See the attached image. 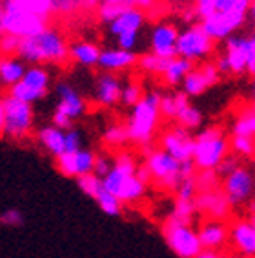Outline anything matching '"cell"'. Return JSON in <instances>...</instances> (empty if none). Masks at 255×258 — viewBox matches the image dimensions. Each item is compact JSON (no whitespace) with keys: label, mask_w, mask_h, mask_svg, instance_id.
Listing matches in <instances>:
<instances>
[{"label":"cell","mask_w":255,"mask_h":258,"mask_svg":"<svg viewBox=\"0 0 255 258\" xmlns=\"http://www.w3.org/2000/svg\"><path fill=\"white\" fill-rule=\"evenodd\" d=\"M228 240L242 258L255 254V224L253 220H235L228 225Z\"/></svg>","instance_id":"cell-17"},{"label":"cell","mask_w":255,"mask_h":258,"mask_svg":"<svg viewBox=\"0 0 255 258\" xmlns=\"http://www.w3.org/2000/svg\"><path fill=\"white\" fill-rule=\"evenodd\" d=\"M75 179H77L79 189L82 190L86 196H89V198H95V196L100 192V189H102V181H100V178L95 176L93 172L84 174V176H79V178H75Z\"/></svg>","instance_id":"cell-40"},{"label":"cell","mask_w":255,"mask_h":258,"mask_svg":"<svg viewBox=\"0 0 255 258\" xmlns=\"http://www.w3.org/2000/svg\"><path fill=\"white\" fill-rule=\"evenodd\" d=\"M26 222L24 214L19 209H8L0 214V224L8 225V227H22Z\"/></svg>","instance_id":"cell-47"},{"label":"cell","mask_w":255,"mask_h":258,"mask_svg":"<svg viewBox=\"0 0 255 258\" xmlns=\"http://www.w3.org/2000/svg\"><path fill=\"white\" fill-rule=\"evenodd\" d=\"M113 167L118 170H122V172H126V174H135L139 163H137V159H135V156L130 154V152H118V154L115 156V159H113Z\"/></svg>","instance_id":"cell-42"},{"label":"cell","mask_w":255,"mask_h":258,"mask_svg":"<svg viewBox=\"0 0 255 258\" xmlns=\"http://www.w3.org/2000/svg\"><path fill=\"white\" fill-rule=\"evenodd\" d=\"M19 42L20 39L15 35H0V57H15L17 51H19Z\"/></svg>","instance_id":"cell-45"},{"label":"cell","mask_w":255,"mask_h":258,"mask_svg":"<svg viewBox=\"0 0 255 258\" xmlns=\"http://www.w3.org/2000/svg\"><path fill=\"white\" fill-rule=\"evenodd\" d=\"M144 95V90L141 86L139 81H130L128 85H122V90H120V101L118 103H122L124 106L128 108H132L133 104H137L139 101L143 99Z\"/></svg>","instance_id":"cell-36"},{"label":"cell","mask_w":255,"mask_h":258,"mask_svg":"<svg viewBox=\"0 0 255 258\" xmlns=\"http://www.w3.org/2000/svg\"><path fill=\"white\" fill-rule=\"evenodd\" d=\"M195 211L208 220H217V222H224L230 218L233 209L230 207L228 200L219 189L208 190V192H197L195 196Z\"/></svg>","instance_id":"cell-16"},{"label":"cell","mask_w":255,"mask_h":258,"mask_svg":"<svg viewBox=\"0 0 255 258\" xmlns=\"http://www.w3.org/2000/svg\"><path fill=\"white\" fill-rule=\"evenodd\" d=\"M162 236L166 240L168 247L179 258H195L202 251V245L199 242L197 229L191 227V224L181 222L175 218H166L162 225Z\"/></svg>","instance_id":"cell-6"},{"label":"cell","mask_w":255,"mask_h":258,"mask_svg":"<svg viewBox=\"0 0 255 258\" xmlns=\"http://www.w3.org/2000/svg\"><path fill=\"white\" fill-rule=\"evenodd\" d=\"M230 152L239 156L240 159H248L253 156L255 143L253 138H242V136H231L230 139Z\"/></svg>","instance_id":"cell-35"},{"label":"cell","mask_w":255,"mask_h":258,"mask_svg":"<svg viewBox=\"0 0 255 258\" xmlns=\"http://www.w3.org/2000/svg\"><path fill=\"white\" fill-rule=\"evenodd\" d=\"M4 33V10H2V0H0V35Z\"/></svg>","instance_id":"cell-57"},{"label":"cell","mask_w":255,"mask_h":258,"mask_svg":"<svg viewBox=\"0 0 255 258\" xmlns=\"http://www.w3.org/2000/svg\"><path fill=\"white\" fill-rule=\"evenodd\" d=\"M159 101H161V94L159 92H148V94H144L143 99L132 106L130 117L126 121L128 139L132 143L139 145L141 149L146 147V145H152L153 138L157 134L159 123H161Z\"/></svg>","instance_id":"cell-2"},{"label":"cell","mask_w":255,"mask_h":258,"mask_svg":"<svg viewBox=\"0 0 255 258\" xmlns=\"http://www.w3.org/2000/svg\"><path fill=\"white\" fill-rule=\"evenodd\" d=\"M102 189L111 192L115 198H118L122 204H133L139 202L146 194L148 185H144L135 174H126L122 170L115 169L111 165L109 172L100 178Z\"/></svg>","instance_id":"cell-11"},{"label":"cell","mask_w":255,"mask_h":258,"mask_svg":"<svg viewBox=\"0 0 255 258\" xmlns=\"http://www.w3.org/2000/svg\"><path fill=\"white\" fill-rule=\"evenodd\" d=\"M221 179L215 174V170H197L195 174V187L197 192H208V190L219 189Z\"/></svg>","instance_id":"cell-37"},{"label":"cell","mask_w":255,"mask_h":258,"mask_svg":"<svg viewBox=\"0 0 255 258\" xmlns=\"http://www.w3.org/2000/svg\"><path fill=\"white\" fill-rule=\"evenodd\" d=\"M37 139L42 145V149L48 150L53 158L64 154V130L57 128L53 124H46L39 130Z\"/></svg>","instance_id":"cell-26"},{"label":"cell","mask_w":255,"mask_h":258,"mask_svg":"<svg viewBox=\"0 0 255 258\" xmlns=\"http://www.w3.org/2000/svg\"><path fill=\"white\" fill-rule=\"evenodd\" d=\"M113 165V159H109L106 154H97L95 156V165H93V174L98 178H104L109 172Z\"/></svg>","instance_id":"cell-50"},{"label":"cell","mask_w":255,"mask_h":258,"mask_svg":"<svg viewBox=\"0 0 255 258\" xmlns=\"http://www.w3.org/2000/svg\"><path fill=\"white\" fill-rule=\"evenodd\" d=\"M193 62L186 59H181V57H173V59L168 60V66L164 70V81H166L168 86H179L182 83V79L186 77L188 72L193 70Z\"/></svg>","instance_id":"cell-28"},{"label":"cell","mask_w":255,"mask_h":258,"mask_svg":"<svg viewBox=\"0 0 255 258\" xmlns=\"http://www.w3.org/2000/svg\"><path fill=\"white\" fill-rule=\"evenodd\" d=\"M217 13H239L250 15L253 13V0H213Z\"/></svg>","instance_id":"cell-31"},{"label":"cell","mask_w":255,"mask_h":258,"mask_svg":"<svg viewBox=\"0 0 255 258\" xmlns=\"http://www.w3.org/2000/svg\"><path fill=\"white\" fill-rule=\"evenodd\" d=\"M104 143L111 147V149H118V147H124V145L130 141L128 139V132H126V124L124 123H111L106 126L102 134Z\"/></svg>","instance_id":"cell-33"},{"label":"cell","mask_w":255,"mask_h":258,"mask_svg":"<svg viewBox=\"0 0 255 258\" xmlns=\"http://www.w3.org/2000/svg\"><path fill=\"white\" fill-rule=\"evenodd\" d=\"M221 181H222L221 192L224 194V198L228 200V204H230L231 209L246 205L253 198L255 178L248 165L242 163L239 169H235L231 174H228Z\"/></svg>","instance_id":"cell-12"},{"label":"cell","mask_w":255,"mask_h":258,"mask_svg":"<svg viewBox=\"0 0 255 258\" xmlns=\"http://www.w3.org/2000/svg\"><path fill=\"white\" fill-rule=\"evenodd\" d=\"M2 130H4V101L0 97V136H2Z\"/></svg>","instance_id":"cell-56"},{"label":"cell","mask_w":255,"mask_h":258,"mask_svg":"<svg viewBox=\"0 0 255 258\" xmlns=\"http://www.w3.org/2000/svg\"><path fill=\"white\" fill-rule=\"evenodd\" d=\"M2 10H4V33L15 35L19 39L37 35L46 26H49L48 19L22 10L13 0H2Z\"/></svg>","instance_id":"cell-9"},{"label":"cell","mask_w":255,"mask_h":258,"mask_svg":"<svg viewBox=\"0 0 255 258\" xmlns=\"http://www.w3.org/2000/svg\"><path fill=\"white\" fill-rule=\"evenodd\" d=\"M124 10V6H117V4H108V2H100L98 4V19L102 22H111L113 19H117L118 13Z\"/></svg>","instance_id":"cell-48"},{"label":"cell","mask_w":255,"mask_h":258,"mask_svg":"<svg viewBox=\"0 0 255 258\" xmlns=\"http://www.w3.org/2000/svg\"><path fill=\"white\" fill-rule=\"evenodd\" d=\"M93 200L98 204V207H100L102 213L109 214V216H120V214H122L124 204L118 198H115L111 192H108V190L100 189V192H98Z\"/></svg>","instance_id":"cell-34"},{"label":"cell","mask_w":255,"mask_h":258,"mask_svg":"<svg viewBox=\"0 0 255 258\" xmlns=\"http://www.w3.org/2000/svg\"><path fill=\"white\" fill-rule=\"evenodd\" d=\"M168 60L170 59H164V57H159V55H153L152 51L150 53H144L141 57H137V66L143 72L146 74H152V75H164V70L168 66Z\"/></svg>","instance_id":"cell-32"},{"label":"cell","mask_w":255,"mask_h":258,"mask_svg":"<svg viewBox=\"0 0 255 258\" xmlns=\"http://www.w3.org/2000/svg\"><path fill=\"white\" fill-rule=\"evenodd\" d=\"M100 48L88 40H79L69 46V60H73L84 68H95L98 62Z\"/></svg>","instance_id":"cell-24"},{"label":"cell","mask_w":255,"mask_h":258,"mask_svg":"<svg viewBox=\"0 0 255 258\" xmlns=\"http://www.w3.org/2000/svg\"><path fill=\"white\" fill-rule=\"evenodd\" d=\"M175 192L177 200H188V202H193L197 196V187H195V178H188V179H181Z\"/></svg>","instance_id":"cell-43"},{"label":"cell","mask_w":255,"mask_h":258,"mask_svg":"<svg viewBox=\"0 0 255 258\" xmlns=\"http://www.w3.org/2000/svg\"><path fill=\"white\" fill-rule=\"evenodd\" d=\"M137 57L139 55L135 51L122 50V48H108V50H100L97 66L109 74L124 72L137 64Z\"/></svg>","instance_id":"cell-21"},{"label":"cell","mask_w":255,"mask_h":258,"mask_svg":"<svg viewBox=\"0 0 255 258\" xmlns=\"http://www.w3.org/2000/svg\"><path fill=\"white\" fill-rule=\"evenodd\" d=\"M175 121L179 126H182V128L188 130V132H190V130H197V128H201V124H202V112L197 108V106L188 103L179 110Z\"/></svg>","instance_id":"cell-30"},{"label":"cell","mask_w":255,"mask_h":258,"mask_svg":"<svg viewBox=\"0 0 255 258\" xmlns=\"http://www.w3.org/2000/svg\"><path fill=\"white\" fill-rule=\"evenodd\" d=\"M197 174V167L193 161H184L179 167V178L181 179H188V178H195Z\"/></svg>","instance_id":"cell-51"},{"label":"cell","mask_w":255,"mask_h":258,"mask_svg":"<svg viewBox=\"0 0 255 258\" xmlns=\"http://www.w3.org/2000/svg\"><path fill=\"white\" fill-rule=\"evenodd\" d=\"M120 90H122V81L115 74L104 72L97 79V88H95V97L100 106L111 108L120 101Z\"/></svg>","instance_id":"cell-23"},{"label":"cell","mask_w":255,"mask_h":258,"mask_svg":"<svg viewBox=\"0 0 255 258\" xmlns=\"http://www.w3.org/2000/svg\"><path fill=\"white\" fill-rule=\"evenodd\" d=\"M100 2H108V4H117V6H135V0H100Z\"/></svg>","instance_id":"cell-53"},{"label":"cell","mask_w":255,"mask_h":258,"mask_svg":"<svg viewBox=\"0 0 255 258\" xmlns=\"http://www.w3.org/2000/svg\"><path fill=\"white\" fill-rule=\"evenodd\" d=\"M153 4H155V0H135V6L141 10H150Z\"/></svg>","instance_id":"cell-54"},{"label":"cell","mask_w":255,"mask_h":258,"mask_svg":"<svg viewBox=\"0 0 255 258\" xmlns=\"http://www.w3.org/2000/svg\"><path fill=\"white\" fill-rule=\"evenodd\" d=\"M197 234H199V242H201L202 249L219 251L228 242V224L217 222V220H208L201 225Z\"/></svg>","instance_id":"cell-22"},{"label":"cell","mask_w":255,"mask_h":258,"mask_svg":"<svg viewBox=\"0 0 255 258\" xmlns=\"http://www.w3.org/2000/svg\"><path fill=\"white\" fill-rule=\"evenodd\" d=\"M26 68H28V64L22 59H19L17 55L15 57H0V85H17L22 79Z\"/></svg>","instance_id":"cell-25"},{"label":"cell","mask_w":255,"mask_h":258,"mask_svg":"<svg viewBox=\"0 0 255 258\" xmlns=\"http://www.w3.org/2000/svg\"><path fill=\"white\" fill-rule=\"evenodd\" d=\"M179 86H181L182 94L188 95V97H199L210 88L206 77H204V74L201 72L199 66H193V70L188 72L186 77L182 79V83Z\"/></svg>","instance_id":"cell-27"},{"label":"cell","mask_w":255,"mask_h":258,"mask_svg":"<svg viewBox=\"0 0 255 258\" xmlns=\"http://www.w3.org/2000/svg\"><path fill=\"white\" fill-rule=\"evenodd\" d=\"M135 176H137L141 181H143L144 185H150L152 183V178H150V172H148V169H146V165H139L137 167V170H135Z\"/></svg>","instance_id":"cell-52"},{"label":"cell","mask_w":255,"mask_h":258,"mask_svg":"<svg viewBox=\"0 0 255 258\" xmlns=\"http://www.w3.org/2000/svg\"><path fill=\"white\" fill-rule=\"evenodd\" d=\"M57 97H59L57 108H55L57 114L66 115L71 121L79 119V117H82L86 114L88 104H86L82 95L69 85V83H59L57 85Z\"/></svg>","instance_id":"cell-18"},{"label":"cell","mask_w":255,"mask_h":258,"mask_svg":"<svg viewBox=\"0 0 255 258\" xmlns=\"http://www.w3.org/2000/svg\"><path fill=\"white\" fill-rule=\"evenodd\" d=\"M17 57L30 66H64L69 60V46L59 30L46 26L37 35L20 39Z\"/></svg>","instance_id":"cell-1"},{"label":"cell","mask_w":255,"mask_h":258,"mask_svg":"<svg viewBox=\"0 0 255 258\" xmlns=\"http://www.w3.org/2000/svg\"><path fill=\"white\" fill-rule=\"evenodd\" d=\"M4 101V130L2 136L11 141H24L30 138L35 123L33 106L22 101H17L10 95L2 97Z\"/></svg>","instance_id":"cell-7"},{"label":"cell","mask_w":255,"mask_h":258,"mask_svg":"<svg viewBox=\"0 0 255 258\" xmlns=\"http://www.w3.org/2000/svg\"><path fill=\"white\" fill-rule=\"evenodd\" d=\"M51 4V15H75L77 11H80L84 6V0H49Z\"/></svg>","instance_id":"cell-38"},{"label":"cell","mask_w":255,"mask_h":258,"mask_svg":"<svg viewBox=\"0 0 255 258\" xmlns=\"http://www.w3.org/2000/svg\"><path fill=\"white\" fill-rule=\"evenodd\" d=\"M144 22H146V13L144 10L137 8V6H128L118 13L117 19H113L109 22V33L113 37L124 33H141Z\"/></svg>","instance_id":"cell-20"},{"label":"cell","mask_w":255,"mask_h":258,"mask_svg":"<svg viewBox=\"0 0 255 258\" xmlns=\"http://www.w3.org/2000/svg\"><path fill=\"white\" fill-rule=\"evenodd\" d=\"M219 258H237V256H228V254H219ZM242 258V256H240Z\"/></svg>","instance_id":"cell-58"},{"label":"cell","mask_w":255,"mask_h":258,"mask_svg":"<svg viewBox=\"0 0 255 258\" xmlns=\"http://www.w3.org/2000/svg\"><path fill=\"white\" fill-rule=\"evenodd\" d=\"M230 154V138L222 126H208L193 136V158L197 170H215Z\"/></svg>","instance_id":"cell-3"},{"label":"cell","mask_w":255,"mask_h":258,"mask_svg":"<svg viewBox=\"0 0 255 258\" xmlns=\"http://www.w3.org/2000/svg\"><path fill=\"white\" fill-rule=\"evenodd\" d=\"M224 59L231 75L255 74V37L250 33H233L224 40Z\"/></svg>","instance_id":"cell-5"},{"label":"cell","mask_w":255,"mask_h":258,"mask_svg":"<svg viewBox=\"0 0 255 258\" xmlns=\"http://www.w3.org/2000/svg\"><path fill=\"white\" fill-rule=\"evenodd\" d=\"M231 136H242V138H253L255 136V112L253 106H248L244 112L237 115V119L231 124Z\"/></svg>","instance_id":"cell-29"},{"label":"cell","mask_w":255,"mask_h":258,"mask_svg":"<svg viewBox=\"0 0 255 258\" xmlns=\"http://www.w3.org/2000/svg\"><path fill=\"white\" fill-rule=\"evenodd\" d=\"M240 165H242V159L239 158V156H235V154H228L224 159H222L221 163L217 165L215 167V174L219 176V179H222V178H226L228 174H231L235 169H239Z\"/></svg>","instance_id":"cell-44"},{"label":"cell","mask_w":255,"mask_h":258,"mask_svg":"<svg viewBox=\"0 0 255 258\" xmlns=\"http://www.w3.org/2000/svg\"><path fill=\"white\" fill-rule=\"evenodd\" d=\"M82 149V134L79 130H64V152H77Z\"/></svg>","instance_id":"cell-46"},{"label":"cell","mask_w":255,"mask_h":258,"mask_svg":"<svg viewBox=\"0 0 255 258\" xmlns=\"http://www.w3.org/2000/svg\"><path fill=\"white\" fill-rule=\"evenodd\" d=\"M179 30L175 24L170 22H161L152 30L150 35V48L153 55L164 57V59H173L175 57V44Z\"/></svg>","instance_id":"cell-19"},{"label":"cell","mask_w":255,"mask_h":258,"mask_svg":"<svg viewBox=\"0 0 255 258\" xmlns=\"http://www.w3.org/2000/svg\"><path fill=\"white\" fill-rule=\"evenodd\" d=\"M159 149H162L166 154L175 158L179 163L191 161V158H193V136L182 126L175 124L161 136V147Z\"/></svg>","instance_id":"cell-14"},{"label":"cell","mask_w":255,"mask_h":258,"mask_svg":"<svg viewBox=\"0 0 255 258\" xmlns=\"http://www.w3.org/2000/svg\"><path fill=\"white\" fill-rule=\"evenodd\" d=\"M51 75L44 66H28L22 79L17 85L10 86V97L33 106L48 95Z\"/></svg>","instance_id":"cell-8"},{"label":"cell","mask_w":255,"mask_h":258,"mask_svg":"<svg viewBox=\"0 0 255 258\" xmlns=\"http://www.w3.org/2000/svg\"><path fill=\"white\" fill-rule=\"evenodd\" d=\"M215 50V42L208 37L199 24L188 26L184 31H179L175 44V57L186 59L190 62H199L210 57Z\"/></svg>","instance_id":"cell-10"},{"label":"cell","mask_w":255,"mask_h":258,"mask_svg":"<svg viewBox=\"0 0 255 258\" xmlns=\"http://www.w3.org/2000/svg\"><path fill=\"white\" fill-rule=\"evenodd\" d=\"M195 200L193 202H188V200H177L175 198V204H173L172 209V218L175 220H181V222H186V224H191V218L195 216Z\"/></svg>","instance_id":"cell-39"},{"label":"cell","mask_w":255,"mask_h":258,"mask_svg":"<svg viewBox=\"0 0 255 258\" xmlns=\"http://www.w3.org/2000/svg\"><path fill=\"white\" fill-rule=\"evenodd\" d=\"M250 15H239V13H217L213 11L210 17L201 20L202 31L210 37L213 42H224L230 35L239 33L248 22Z\"/></svg>","instance_id":"cell-13"},{"label":"cell","mask_w":255,"mask_h":258,"mask_svg":"<svg viewBox=\"0 0 255 258\" xmlns=\"http://www.w3.org/2000/svg\"><path fill=\"white\" fill-rule=\"evenodd\" d=\"M213 11H215L213 0H195V4H193V13L199 20L210 17Z\"/></svg>","instance_id":"cell-49"},{"label":"cell","mask_w":255,"mask_h":258,"mask_svg":"<svg viewBox=\"0 0 255 258\" xmlns=\"http://www.w3.org/2000/svg\"><path fill=\"white\" fill-rule=\"evenodd\" d=\"M159 114L168 121H175L177 117V101L175 94H161L159 101Z\"/></svg>","instance_id":"cell-41"},{"label":"cell","mask_w":255,"mask_h":258,"mask_svg":"<svg viewBox=\"0 0 255 258\" xmlns=\"http://www.w3.org/2000/svg\"><path fill=\"white\" fill-rule=\"evenodd\" d=\"M144 154V165H146L148 172L152 181L164 190H175L181 178H179V167L181 163L170 154H166L162 149H155L153 145L143 147Z\"/></svg>","instance_id":"cell-4"},{"label":"cell","mask_w":255,"mask_h":258,"mask_svg":"<svg viewBox=\"0 0 255 258\" xmlns=\"http://www.w3.org/2000/svg\"><path fill=\"white\" fill-rule=\"evenodd\" d=\"M95 152L88 149H79L77 152H64L55 158V167L66 178H79L93 172Z\"/></svg>","instance_id":"cell-15"},{"label":"cell","mask_w":255,"mask_h":258,"mask_svg":"<svg viewBox=\"0 0 255 258\" xmlns=\"http://www.w3.org/2000/svg\"><path fill=\"white\" fill-rule=\"evenodd\" d=\"M195 258H219V253H217V251H208V249H202L201 253L197 254Z\"/></svg>","instance_id":"cell-55"}]
</instances>
